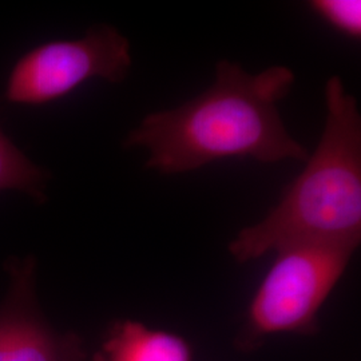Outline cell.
I'll list each match as a JSON object with an SVG mask.
<instances>
[{
	"label": "cell",
	"mask_w": 361,
	"mask_h": 361,
	"mask_svg": "<svg viewBox=\"0 0 361 361\" xmlns=\"http://www.w3.org/2000/svg\"><path fill=\"white\" fill-rule=\"evenodd\" d=\"M293 83V71L284 66L249 74L238 63L221 61L212 87L173 110L145 116L123 146L146 149L145 168L162 174L226 158L307 161V149L288 133L277 109Z\"/></svg>",
	"instance_id": "cell-1"
},
{
	"label": "cell",
	"mask_w": 361,
	"mask_h": 361,
	"mask_svg": "<svg viewBox=\"0 0 361 361\" xmlns=\"http://www.w3.org/2000/svg\"><path fill=\"white\" fill-rule=\"evenodd\" d=\"M322 138L268 216L229 244L240 264L310 241H361V116L341 78L325 85Z\"/></svg>",
	"instance_id": "cell-2"
},
{
	"label": "cell",
	"mask_w": 361,
	"mask_h": 361,
	"mask_svg": "<svg viewBox=\"0 0 361 361\" xmlns=\"http://www.w3.org/2000/svg\"><path fill=\"white\" fill-rule=\"evenodd\" d=\"M356 241H310L276 250V258L252 298L241 344L269 336L312 334L317 316L359 247Z\"/></svg>",
	"instance_id": "cell-3"
},
{
	"label": "cell",
	"mask_w": 361,
	"mask_h": 361,
	"mask_svg": "<svg viewBox=\"0 0 361 361\" xmlns=\"http://www.w3.org/2000/svg\"><path fill=\"white\" fill-rule=\"evenodd\" d=\"M130 43L116 28L92 26L78 39L52 40L18 59L4 98L22 106L51 104L90 79L119 83L131 67Z\"/></svg>",
	"instance_id": "cell-4"
},
{
	"label": "cell",
	"mask_w": 361,
	"mask_h": 361,
	"mask_svg": "<svg viewBox=\"0 0 361 361\" xmlns=\"http://www.w3.org/2000/svg\"><path fill=\"white\" fill-rule=\"evenodd\" d=\"M37 259L11 257L4 264L8 289L0 302V361H85L83 341L52 328L39 307Z\"/></svg>",
	"instance_id": "cell-5"
},
{
	"label": "cell",
	"mask_w": 361,
	"mask_h": 361,
	"mask_svg": "<svg viewBox=\"0 0 361 361\" xmlns=\"http://www.w3.org/2000/svg\"><path fill=\"white\" fill-rule=\"evenodd\" d=\"M92 361H193V350L180 336L123 320L111 326Z\"/></svg>",
	"instance_id": "cell-6"
},
{
	"label": "cell",
	"mask_w": 361,
	"mask_h": 361,
	"mask_svg": "<svg viewBox=\"0 0 361 361\" xmlns=\"http://www.w3.org/2000/svg\"><path fill=\"white\" fill-rule=\"evenodd\" d=\"M50 178L51 174L28 159L0 128V192L16 190L43 205Z\"/></svg>",
	"instance_id": "cell-7"
},
{
	"label": "cell",
	"mask_w": 361,
	"mask_h": 361,
	"mask_svg": "<svg viewBox=\"0 0 361 361\" xmlns=\"http://www.w3.org/2000/svg\"><path fill=\"white\" fill-rule=\"evenodd\" d=\"M310 6L338 32L349 38H361L360 0H313Z\"/></svg>",
	"instance_id": "cell-8"
}]
</instances>
